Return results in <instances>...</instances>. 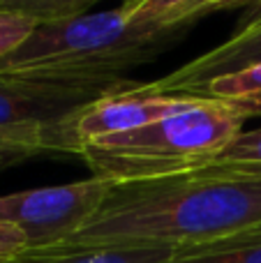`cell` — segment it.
Instances as JSON below:
<instances>
[{
  "mask_svg": "<svg viewBox=\"0 0 261 263\" xmlns=\"http://www.w3.org/2000/svg\"><path fill=\"white\" fill-rule=\"evenodd\" d=\"M201 97L197 95H162L148 88V83H137L134 88L111 92L83 111L74 114L60 132L63 155H79L86 143L97 139L141 129L162 118L190 109Z\"/></svg>",
  "mask_w": 261,
  "mask_h": 263,
  "instance_id": "6",
  "label": "cell"
},
{
  "mask_svg": "<svg viewBox=\"0 0 261 263\" xmlns=\"http://www.w3.org/2000/svg\"><path fill=\"white\" fill-rule=\"evenodd\" d=\"M201 97L227 102H252L261 100V63L248 65L238 72L215 77L203 88Z\"/></svg>",
  "mask_w": 261,
  "mask_h": 263,
  "instance_id": "13",
  "label": "cell"
},
{
  "mask_svg": "<svg viewBox=\"0 0 261 263\" xmlns=\"http://www.w3.org/2000/svg\"><path fill=\"white\" fill-rule=\"evenodd\" d=\"M192 26H137L120 7L42 21L12 55L0 60V72L77 81L127 79V69L160 58L188 37Z\"/></svg>",
  "mask_w": 261,
  "mask_h": 263,
  "instance_id": "2",
  "label": "cell"
},
{
  "mask_svg": "<svg viewBox=\"0 0 261 263\" xmlns=\"http://www.w3.org/2000/svg\"><path fill=\"white\" fill-rule=\"evenodd\" d=\"M245 106L250 116H261V100H252V102H240Z\"/></svg>",
  "mask_w": 261,
  "mask_h": 263,
  "instance_id": "18",
  "label": "cell"
},
{
  "mask_svg": "<svg viewBox=\"0 0 261 263\" xmlns=\"http://www.w3.org/2000/svg\"><path fill=\"white\" fill-rule=\"evenodd\" d=\"M40 155H55L49 129L40 125L0 127V173Z\"/></svg>",
  "mask_w": 261,
  "mask_h": 263,
  "instance_id": "10",
  "label": "cell"
},
{
  "mask_svg": "<svg viewBox=\"0 0 261 263\" xmlns=\"http://www.w3.org/2000/svg\"><path fill=\"white\" fill-rule=\"evenodd\" d=\"M141 0H120V9H132L134 5H139Z\"/></svg>",
  "mask_w": 261,
  "mask_h": 263,
  "instance_id": "19",
  "label": "cell"
},
{
  "mask_svg": "<svg viewBox=\"0 0 261 263\" xmlns=\"http://www.w3.org/2000/svg\"><path fill=\"white\" fill-rule=\"evenodd\" d=\"M252 116L240 102L201 97L190 109L141 129L86 143L77 157L92 178L111 182L151 180L203 168Z\"/></svg>",
  "mask_w": 261,
  "mask_h": 263,
  "instance_id": "3",
  "label": "cell"
},
{
  "mask_svg": "<svg viewBox=\"0 0 261 263\" xmlns=\"http://www.w3.org/2000/svg\"><path fill=\"white\" fill-rule=\"evenodd\" d=\"M261 63V0L252 5L250 14L243 18L234 35L220 46L197 55L183 67L171 74L151 81L148 88L162 95H197L201 97L203 88L215 77L238 72L248 65Z\"/></svg>",
  "mask_w": 261,
  "mask_h": 263,
  "instance_id": "7",
  "label": "cell"
},
{
  "mask_svg": "<svg viewBox=\"0 0 261 263\" xmlns=\"http://www.w3.org/2000/svg\"><path fill=\"white\" fill-rule=\"evenodd\" d=\"M111 185V180L88 178L69 185L5 194L0 196V222L21 229L28 236V250L55 247L90 222Z\"/></svg>",
  "mask_w": 261,
  "mask_h": 263,
  "instance_id": "5",
  "label": "cell"
},
{
  "mask_svg": "<svg viewBox=\"0 0 261 263\" xmlns=\"http://www.w3.org/2000/svg\"><path fill=\"white\" fill-rule=\"evenodd\" d=\"M208 0H141L127 12L129 21L137 26L174 28L183 23H197L203 18V7Z\"/></svg>",
  "mask_w": 261,
  "mask_h": 263,
  "instance_id": "11",
  "label": "cell"
},
{
  "mask_svg": "<svg viewBox=\"0 0 261 263\" xmlns=\"http://www.w3.org/2000/svg\"><path fill=\"white\" fill-rule=\"evenodd\" d=\"M176 247H46L9 263H171Z\"/></svg>",
  "mask_w": 261,
  "mask_h": 263,
  "instance_id": "8",
  "label": "cell"
},
{
  "mask_svg": "<svg viewBox=\"0 0 261 263\" xmlns=\"http://www.w3.org/2000/svg\"><path fill=\"white\" fill-rule=\"evenodd\" d=\"M203 171L261 176V127L243 129L220 155H215L203 166Z\"/></svg>",
  "mask_w": 261,
  "mask_h": 263,
  "instance_id": "12",
  "label": "cell"
},
{
  "mask_svg": "<svg viewBox=\"0 0 261 263\" xmlns=\"http://www.w3.org/2000/svg\"><path fill=\"white\" fill-rule=\"evenodd\" d=\"M261 224V176L188 171L114 182L92 219L55 247H185Z\"/></svg>",
  "mask_w": 261,
  "mask_h": 263,
  "instance_id": "1",
  "label": "cell"
},
{
  "mask_svg": "<svg viewBox=\"0 0 261 263\" xmlns=\"http://www.w3.org/2000/svg\"><path fill=\"white\" fill-rule=\"evenodd\" d=\"M37 28V21L26 14L0 9V60L12 55Z\"/></svg>",
  "mask_w": 261,
  "mask_h": 263,
  "instance_id": "15",
  "label": "cell"
},
{
  "mask_svg": "<svg viewBox=\"0 0 261 263\" xmlns=\"http://www.w3.org/2000/svg\"><path fill=\"white\" fill-rule=\"evenodd\" d=\"M28 236L9 222H0V263H9L28 252Z\"/></svg>",
  "mask_w": 261,
  "mask_h": 263,
  "instance_id": "16",
  "label": "cell"
},
{
  "mask_svg": "<svg viewBox=\"0 0 261 263\" xmlns=\"http://www.w3.org/2000/svg\"><path fill=\"white\" fill-rule=\"evenodd\" d=\"M132 79H30L0 72V127L40 125L49 129L53 153L63 155L60 132L74 114L111 92L134 88Z\"/></svg>",
  "mask_w": 261,
  "mask_h": 263,
  "instance_id": "4",
  "label": "cell"
},
{
  "mask_svg": "<svg viewBox=\"0 0 261 263\" xmlns=\"http://www.w3.org/2000/svg\"><path fill=\"white\" fill-rule=\"evenodd\" d=\"M97 3L100 0H0V9L26 14L37 23H42L81 16V14H88V9Z\"/></svg>",
  "mask_w": 261,
  "mask_h": 263,
  "instance_id": "14",
  "label": "cell"
},
{
  "mask_svg": "<svg viewBox=\"0 0 261 263\" xmlns=\"http://www.w3.org/2000/svg\"><path fill=\"white\" fill-rule=\"evenodd\" d=\"M171 263H261V224L217 240L176 247Z\"/></svg>",
  "mask_w": 261,
  "mask_h": 263,
  "instance_id": "9",
  "label": "cell"
},
{
  "mask_svg": "<svg viewBox=\"0 0 261 263\" xmlns=\"http://www.w3.org/2000/svg\"><path fill=\"white\" fill-rule=\"evenodd\" d=\"M259 0H208L206 7H203V16L213 14L217 9H234V7H243V5H254Z\"/></svg>",
  "mask_w": 261,
  "mask_h": 263,
  "instance_id": "17",
  "label": "cell"
}]
</instances>
